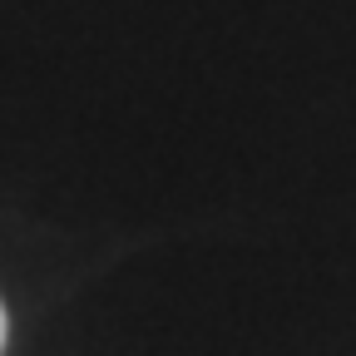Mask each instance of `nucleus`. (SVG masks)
<instances>
[{
    "label": "nucleus",
    "mask_w": 356,
    "mask_h": 356,
    "mask_svg": "<svg viewBox=\"0 0 356 356\" xmlns=\"http://www.w3.org/2000/svg\"><path fill=\"white\" fill-rule=\"evenodd\" d=\"M0 351H6V307H0Z\"/></svg>",
    "instance_id": "1"
}]
</instances>
